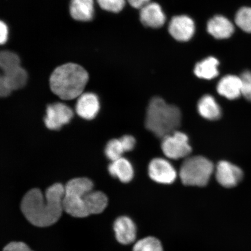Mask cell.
<instances>
[{
    "label": "cell",
    "mask_w": 251,
    "mask_h": 251,
    "mask_svg": "<svg viewBox=\"0 0 251 251\" xmlns=\"http://www.w3.org/2000/svg\"><path fill=\"white\" fill-rule=\"evenodd\" d=\"M65 186L55 183L46 191L45 195L38 188H33L25 194L21 204L23 214L31 225L37 227L50 226L60 219Z\"/></svg>",
    "instance_id": "1"
},
{
    "label": "cell",
    "mask_w": 251,
    "mask_h": 251,
    "mask_svg": "<svg viewBox=\"0 0 251 251\" xmlns=\"http://www.w3.org/2000/svg\"><path fill=\"white\" fill-rule=\"evenodd\" d=\"M93 183L89 178H73L65 186L63 199L64 211L75 218H86L102 213L108 205V198L101 191H93Z\"/></svg>",
    "instance_id": "2"
},
{
    "label": "cell",
    "mask_w": 251,
    "mask_h": 251,
    "mask_svg": "<svg viewBox=\"0 0 251 251\" xmlns=\"http://www.w3.org/2000/svg\"><path fill=\"white\" fill-rule=\"evenodd\" d=\"M89 78L87 72L80 65L68 63L52 72L50 78V89L62 100H73L82 94Z\"/></svg>",
    "instance_id": "3"
},
{
    "label": "cell",
    "mask_w": 251,
    "mask_h": 251,
    "mask_svg": "<svg viewBox=\"0 0 251 251\" xmlns=\"http://www.w3.org/2000/svg\"><path fill=\"white\" fill-rule=\"evenodd\" d=\"M181 121L180 110L177 106L168 104L160 97L150 100L147 109L145 125L151 132L163 139L177 131Z\"/></svg>",
    "instance_id": "4"
},
{
    "label": "cell",
    "mask_w": 251,
    "mask_h": 251,
    "mask_svg": "<svg viewBox=\"0 0 251 251\" xmlns=\"http://www.w3.org/2000/svg\"><path fill=\"white\" fill-rule=\"evenodd\" d=\"M214 171L213 163L205 157H187L181 166L179 176L186 186L204 187L209 183Z\"/></svg>",
    "instance_id": "5"
},
{
    "label": "cell",
    "mask_w": 251,
    "mask_h": 251,
    "mask_svg": "<svg viewBox=\"0 0 251 251\" xmlns=\"http://www.w3.org/2000/svg\"><path fill=\"white\" fill-rule=\"evenodd\" d=\"M161 147L167 158L176 160L187 158L192 151L187 135L178 131L163 138Z\"/></svg>",
    "instance_id": "6"
},
{
    "label": "cell",
    "mask_w": 251,
    "mask_h": 251,
    "mask_svg": "<svg viewBox=\"0 0 251 251\" xmlns=\"http://www.w3.org/2000/svg\"><path fill=\"white\" fill-rule=\"evenodd\" d=\"M73 117L74 112L70 107L64 103L55 102L47 106L44 121L49 129L58 130L62 126L70 123Z\"/></svg>",
    "instance_id": "7"
},
{
    "label": "cell",
    "mask_w": 251,
    "mask_h": 251,
    "mask_svg": "<svg viewBox=\"0 0 251 251\" xmlns=\"http://www.w3.org/2000/svg\"><path fill=\"white\" fill-rule=\"evenodd\" d=\"M149 175L153 181L163 184H171L176 179L177 172L167 160L156 158L150 162Z\"/></svg>",
    "instance_id": "8"
},
{
    "label": "cell",
    "mask_w": 251,
    "mask_h": 251,
    "mask_svg": "<svg viewBox=\"0 0 251 251\" xmlns=\"http://www.w3.org/2000/svg\"><path fill=\"white\" fill-rule=\"evenodd\" d=\"M216 180L222 186L232 188L237 186L242 180L243 172L236 165L227 161L218 162L215 169Z\"/></svg>",
    "instance_id": "9"
},
{
    "label": "cell",
    "mask_w": 251,
    "mask_h": 251,
    "mask_svg": "<svg viewBox=\"0 0 251 251\" xmlns=\"http://www.w3.org/2000/svg\"><path fill=\"white\" fill-rule=\"evenodd\" d=\"M169 31L175 39L187 42L192 38L195 32V24L188 16H176L169 23Z\"/></svg>",
    "instance_id": "10"
},
{
    "label": "cell",
    "mask_w": 251,
    "mask_h": 251,
    "mask_svg": "<svg viewBox=\"0 0 251 251\" xmlns=\"http://www.w3.org/2000/svg\"><path fill=\"white\" fill-rule=\"evenodd\" d=\"M100 107L99 100L96 94L86 93L78 97L76 111L81 118L86 120H92L98 114Z\"/></svg>",
    "instance_id": "11"
},
{
    "label": "cell",
    "mask_w": 251,
    "mask_h": 251,
    "mask_svg": "<svg viewBox=\"0 0 251 251\" xmlns=\"http://www.w3.org/2000/svg\"><path fill=\"white\" fill-rule=\"evenodd\" d=\"M116 238L119 243L128 245L133 243L136 238V225L127 216H121L116 219L114 224Z\"/></svg>",
    "instance_id": "12"
},
{
    "label": "cell",
    "mask_w": 251,
    "mask_h": 251,
    "mask_svg": "<svg viewBox=\"0 0 251 251\" xmlns=\"http://www.w3.org/2000/svg\"><path fill=\"white\" fill-rule=\"evenodd\" d=\"M140 20L146 26L152 28L161 27L165 24L166 17L158 4L149 2L141 9Z\"/></svg>",
    "instance_id": "13"
},
{
    "label": "cell",
    "mask_w": 251,
    "mask_h": 251,
    "mask_svg": "<svg viewBox=\"0 0 251 251\" xmlns=\"http://www.w3.org/2000/svg\"><path fill=\"white\" fill-rule=\"evenodd\" d=\"M207 30L216 39H225L232 36L234 27L227 18L224 16L216 15L209 21L207 24Z\"/></svg>",
    "instance_id": "14"
},
{
    "label": "cell",
    "mask_w": 251,
    "mask_h": 251,
    "mask_svg": "<svg viewBox=\"0 0 251 251\" xmlns=\"http://www.w3.org/2000/svg\"><path fill=\"white\" fill-rule=\"evenodd\" d=\"M242 81L241 77L235 75H227L221 78L217 85L219 94L228 100L239 98L241 95Z\"/></svg>",
    "instance_id": "15"
},
{
    "label": "cell",
    "mask_w": 251,
    "mask_h": 251,
    "mask_svg": "<svg viewBox=\"0 0 251 251\" xmlns=\"http://www.w3.org/2000/svg\"><path fill=\"white\" fill-rule=\"evenodd\" d=\"M197 109L202 117L209 121H216L221 117L222 110L214 97L209 94L200 99Z\"/></svg>",
    "instance_id": "16"
},
{
    "label": "cell",
    "mask_w": 251,
    "mask_h": 251,
    "mask_svg": "<svg viewBox=\"0 0 251 251\" xmlns=\"http://www.w3.org/2000/svg\"><path fill=\"white\" fill-rule=\"evenodd\" d=\"M70 13L72 17L76 21L92 20L94 13L93 0H72Z\"/></svg>",
    "instance_id": "17"
},
{
    "label": "cell",
    "mask_w": 251,
    "mask_h": 251,
    "mask_svg": "<svg viewBox=\"0 0 251 251\" xmlns=\"http://www.w3.org/2000/svg\"><path fill=\"white\" fill-rule=\"evenodd\" d=\"M108 171L112 176L118 178L122 183H128L134 176L132 165L127 159L124 158L112 161L108 166Z\"/></svg>",
    "instance_id": "18"
},
{
    "label": "cell",
    "mask_w": 251,
    "mask_h": 251,
    "mask_svg": "<svg viewBox=\"0 0 251 251\" xmlns=\"http://www.w3.org/2000/svg\"><path fill=\"white\" fill-rule=\"evenodd\" d=\"M219 64L218 59L211 56L198 63L194 69V74L198 77L211 80L218 76Z\"/></svg>",
    "instance_id": "19"
},
{
    "label": "cell",
    "mask_w": 251,
    "mask_h": 251,
    "mask_svg": "<svg viewBox=\"0 0 251 251\" xmlns=\"http://www.w3.org/2000/svg\"><path fill=\"white\" fill-rule=\"evenodd\" d=\"M28 75L21 67L16 70L2 74L0 80H2L12 91L22 89L27 83Z\"/></svg>",
    "instance_id": "20"
},
{
    "label": "cell",
    "mask_w": 251,
    "mask_h": 251,
    "mask_svg": "<svg viewBox=\"0 0 251 251\" xmlns=\"http://www.w3.org/2000/svg\"><path fill=\"white\" fill-rule=\"evenodd\" d=\"M21 60L19 56L15 52L2 51L0 54V67L3 74L16 70L21 67Z\"/></svg>",
    "instance_id": "21"
},
{
    "label": "cell",
    "mask_w": 251,
    "mask_h": 251,
    "mask_svg": "<svg viewBox=\"0 0 251 251\" xmlns=\"http://www.w3.org/2000/svg\"><path fill=\"white\" fill-rule=\"evenodd\" d=\"M133 251H164L161 241L153 237L143 238L135 244Z\"/></svg>",
    "instance_id": "22"
},
{
    "label": "cell",
    "mask_w": 251,
    "mask_h": 251,
    "mask_svg": "<svg viewBox=\"0 0 251 251\" xmlns=\"http://www.w3.org/2000/svg\"><path fill=\"white\" fill-rule=\"evenodd\" d=\"M235 23L245 32L251 33V7L241 8L235 15Z\"/></svg>",
    "instance_id": "23"
},
{
    "label": "cell",
    "mask_w": 251,
    "mask_h": 251,
    "mask_svg": "<svg viewBox=\"0 0 251 251\" xmlns=\"http://www.w3.org/2000/svg\"><path fill=\"white\" fill-rule=\"evenodd\" d=\"M124 152L123 146L119 139L111 140L106 144L105 150V155L112 161H115L122 158V155Z\"/></svg>",
    "instance_id": "24"
},
{
    "label": "cell",
    "mask_w": 251,
    "mask_h": 251,
    "mask_svg": "<svg viewBox=\"0 0 251 251\" xmlns=\"http://www.w3.org/2000/svg\"><path fill=\"white\" fill-rule=\"evenodd\" d=\"M97 1L102 9L115 13L121 11L125 5V0H97Z\"/></svg>",
    "instance_id": "25"
},
{
    "label": "cell",
    "mask_w": 251,
    "mask_h": 251,
    "mask_svg": "<svg viewBox=\"0 0 251 251\" xmlns=\"http://www.w3.org/2000/svg\"><path fill=\"white\" fill-rule=\"evenodd\" d=\"M242 81L241 94L249 101H251V72L246 71L241 75Z\"/></svg>",
    "instance_id": "26"
},
{
    "label": "cell",
    "mask_w": 251,
    "mask_h": 251,
    "mask_svg": "<svg viewBox=\"0 0 251 251\" xmlns=\"http://www.w3.org/2000/svg\"><path fill=\"white\" fill-rule=\"evenodd\" d=\"M3 251H33L23 242H11L7 245Z\"/></svg>",
    "instance_id": "27"
},
{
    "label": "cell",
    "mask_w": 251,
    "mask_h": 251,
    "mask_svg": "<svg viewBox=\"0 0 251 251\" xmlns=\"http://www.w3.org/2000/svg\"><path fill=\"white\" fill-rule=\"evenodd\" d=\"M119 140H120L122 145L123 146L125 152L130 151L132 150L135 144H136V140L130 135H125Z\"/></svg>",
    "instance_id": "28"
},
{
    "label": "cell",
    "mask_w": 251,
    "mask_h": 251,
    "mask_svg": "<svg viewBox=\"0 0 251 251\" xmlns=\"http://www.w3.org/2000/svg\"><path fill=\"white\" fill-rule=\"evenodd\" d=\"M8 37V29L7 25L2 21L0 23V43L4 45L7 42Z\"/></svg>",
    "instance_id": "29"
},
{
    "label": "cell",
    "mask_w": 251,
    "mask_h": 251,
    "mask_svg": "<svg viewBox=\"0 0 251 251\" xmlns=\"http://www.w3.org/2000/svg\"><path fill=\"white\" fill-rule=\"evenodd\" d=\"M150 0H127L128 3L134 8L141 9L149 4Z\"/></svg>",
    "instance_id": "30"
}]
</instances>
